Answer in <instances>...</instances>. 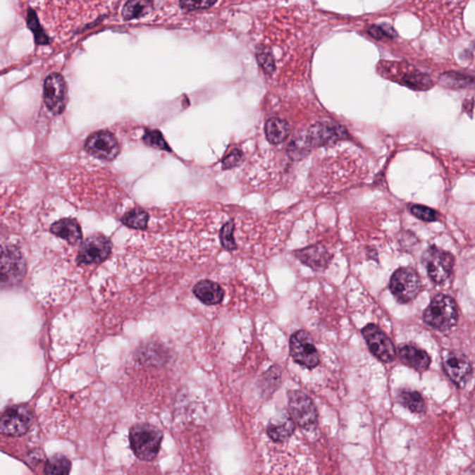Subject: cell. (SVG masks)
<instances>
[{"label": "cell", "instance_id": "obj_28", "mask_svg": "<svg viewBox=\"0 0 475 475\" xmlns=\"http://www.w3.org/2000/svg\"><path fill=\"white\" fill-rule=\"evenodd\" d=\"M27 22L29 27L33 31L35 37H36L38 45H45V44H48V37L45 36L42 29L40 28L39 23L37 22L36 13H34V11H28Z\"/></svg>", "mask_w": 475, "mask_h": 475}, {"label": "cell", "instance_id": "obj_4", "mask_svg": "<svg viewBox=\"0 0 475 475\" xmlns=\"http://www.w3.org/2000/svg\"><path fill=\"white\" fill-rule=\"evenodd\" d=\"M290 417L295 424L304 429H311L318 424V410L306 393L295 390L289 392Z\"/></svg>", "mask_w": 475, "mask_h": 475}, {"label": "cell", "instance_id": "obj_3", "mask_svg": "<svg viewBox=\"0 0 475 475\" xmlns=\"http://www.w3.org/2000/svg\"><path fill=\"white\" fill-rule=\"evenodd\" d=\"M422 265L433 283H444L452 274L454 257L448 252L436 246H430L422 254Z\"/></svg>", "mask_w": 475, "mask_h": 475}, {"label": "cell", "instance_id": "obj_26", "mask_svg": "<svg viewBox=\"0 0 475 475\" xmlns=\"http://www.w3.org/2000/svg\"><path fill=\"white\" fill-rule=\"evenodd\" d=\"M143 142H144L146 145L152 147V148L164 149V151H171L165 139H164L162 133L158 130L147 129L144 136H143Z\"/></svg>", "mask_w": 475, "mask_h": 475}, {"label": "cell", "instance_id": "obj_32", "mask_svg": "<svg viewBox=\"0 0 475 475\" xmlns=\"http://www.w3.org/2000/svg\"><path fill=\"white\" fill-rule=\"evenodd\" d=\"M216 2L212 1H201V2H195V1H183L180 2V6L183 8H187L190 11L195 10H204V8H208L212 7L215 5Z\"/></svg>", "mask_w": 475, "mask_h": 475}, {"label": "cell", "instance_id": "obj_27", "mask_svg": "<svg viewBox=\"0 0 475 475\" xmlns=\"http://www.w3.org/2000/svg\"><path fill=\"white\" fill-rule=\"evenodd\" d=\"M410 212L416 218L422 220L425 222H433L438 219V213L436 210L432 209L424 205H412L410 207Z\"/></svg>", "mask_w": 475, "mask_h": 475}, {"label": "cell", "instance_id": "obj_9", "mask_svg": "<svg viewBox=\"0 0 475 475\" xmlns=\"http://www.w3.org/2000/svg\"><path fill=\"white\" fill-rule=\"evenodd\" d=\"M111 249L113 245L107 237L95 234L82 242L78 252V263L86 266L101 264L110 257Z\"/></svg>", "mask_w": 475, "mask_h": 475}, {"label": "cell", "instance_id": "obj_20", "mask_svg": "<svg viewBox=\"0 0 475 475\" xmlns=\"http://www.w3.org/2000/svg\"><path fill=\"white\" fill-rule=\"evenodd\" d=\"M265 131L269 142L277 145L288 139L290 125L285 120L271 118L266 123Z\"/></svg>", "mask_w": 475, "mask_h": 475}, {"label": "cell", "instance_id": "obj_25", "mask_svg": "<svg viewBox=\"0 0 475 475\" xmlns=\"http://www.w3.org/2000/svg\"><path fill=\"white\" fill-rule=\"evenodd\" d=\"M440 82L442 85H444L445 87H453V89H457V87H464L470 86V85L474 83V78H470V76L462 75V73H445L440 78Z\"/></svg>", "mask_w": 475, "mask_h": 475}, {"label": "cell", "instance_id": "obj_11", "mask_svg": "<svg viewBox=\"0 0 475 475\" xmlns=\"http://www.w3.org/2000/svg\"><path fill=\"white\" fill-rule=\"evenodd\" d=\"M33 416L25 406H17L8 409L0 417V433L8 436H20L30 429Z\"/></svg>", "mask_w": 475, "mask_h": 475}, {"label": "cell", "instance_id": "obj_31", "mask_svg": "<svg viewBox=\"0 0 475 475\" xmlns=\"http://www.w3.org/2000/svg\"><path fill=\"white\" fill-rule=\"evenodd\" d=\"M243 158L242 152L240 149H235L233 152H230L224 158L222 163L223 169H230L233 167L240 165V163L242 162Z\"/></svg>", "mask_w": 475, "mask_h": 475}, {"label": "cell", "instance_id": "obj_6", "mask_svg": "<svg viewBox=\"0 0 475 475\" xmlns=\"http://www.w3.org/2000/svg\"><path fill=\"white\" fill-rule=\"evenodd\" d=\"M25 273V259L13 246L0 247V283L14 285L23 280Z\"/></svg>", "mask_w": 475, "mask_h": 475}, {"label": "cell", "instance_id": "obj_2", "mask_svg": "<svg viewBox=\"0 0 475 475\" xmlns=\"http://www.w3.org/2000/svg\"><path fill=\"white\" fill-rule=\"evenodd\" d=\"M459 319L456 302L450 296L436 295L424 310V321L433 329L445 331L452 329Z\"/></svg>", "mask_w": 475, "mask_h": 475}, {"label": "cell", "instance_id": "obj_13", "mask_svg": "<svg viewBox=\"0 0 475 475\" xmlns=\"http://www.w3.org/2000/svg\"><path fill=\"white\" fill-rule=\"evenodd\" d=\"M443 365L448 378L460 388L470 381L473 366L468 357L462 352L452 351L445 354Z\"/></svg>", "mask_w": 475, "mask_h": 475}, {"label": "cell", "instance_id": "obj_22", "mask_svg": "<svg viewBox=\"0 0 475 475\" xmlns=\"http://www.w3.org/2000/svg\"><path fill=\"white\" fill-rule=\"evenodd\" d=\"M152 11V3L143 0H132L125 3L122 14L125 20L140 18Z\"/></svg>", "mask_w": 475, "mask_h": 475}, {"label": "cell", "instance_id": "obj_14", "mask_svg": "<svg viewBox=\"0 0 475 475\" xmlns=\"http://www.w3.org/2000/svg\"><path fill=\"white\" fill-rule=\"evenodd\" d=\"M86 151L98 159L111 161L120 152V147L116 137L110 132H96L89 137L85 144Z\"/></svg>", "mask_w": 475, "mask_h": 475}, {"label": "cell", "instance_id": "obj_19", "mask_svg": "<svg viewBox=\"0 0 475 475\" xmlns=\"http://www.w3.org/2000/svg\"><path fill=\"white\" fill-rule=\"evenodd\" d=\"M295 430V424L291 417H284L269 422L266 433L272 441L280 443L291 438Z\"/></svg>", "mask_w": 475, "mask_h": 475}, {"label": "cell", "instance_id": "obj_23", "mask_svg": "<svg viewBox=\"0 0 475 475\" xmlns=\"http://www.w3.org/2000/svg\"><path fill=\"white\" fill-rule=\"evenodd\" d=\"M72 463L66 457L57 455L51 457L47 462L44 474L45 475H69Z\"/></svg>", "mask_w": 475, "mask_h": 475}, {"label": "cell", "instance_id": "obj_16", "mask_svg": "<svg viewBox=\"0 0 475 475\" xmlns=\"http://www.w3.org/2000/svg\"><path fill=\"white\" fill-rule=\"evenodd\" d=\"M400 357L405 365L418 371H426L431 364V357L426 351L412 344L401 345Z\"/></svg>", "mask_w": 475, "mask_h": 475}, {"label": "cell", "instance_id": "obj_12", "mask_svg": "<svg viewBox=\"0 0 475 475\" xmlns=\"http://www.w3.org/2000/svg\"><path fill=\"white\" fill-rule=\"evenodd\" d=\"M44 102L51 113L61 114L66 106V84L63 76L51 73L44 83Z\"/></svg>", "mask_w": 475, "mask_h": 475}, {"label": "cell", "instance_id": "obj_15", "mask_svg": "<svg viewBox=\"0 0 475 475\" xmlns=\"http://www.w3.org/2000/svg\"><path fill=\"white\" fill-rule=\"evenodd\" d=\"M295 256L304 265L316 271H322L329 265L331 256L329 251L321 245H313L295 252Z\"/></svg>", "mask_w": 475, "mask_h": 475}, {"label": "cell", "instance_id": "obj_30", "mask_svg": "<svg viewBox=\"0 0 475 475\" xmlns=\"http://www.w3.org/2000/svg\"><path fill=\"white\" fill-rule=\"evenodd\" d=\"M369 34L371 35L372 37H374L375 39H382L384 37L391 38L397 37V33H395L394 29L390 25L371 26V27L369 29Z\"/></svg>", "mask_w": 475, "mask_h": 475}, {"label": "cell", "instance_id": "obj_24", "mask_svg": "<svg viewBox=\"0 0 475 475\" xmlns=\"http://www.w3.org/2000/svg\"><path fill=\"white\" fill-rule=\"evenodd\" d=\"M149 220L148 213L145 212L144 210L137 208V209L131 210L130 212L125 214L123 216L122 222L123 224L128 226L129 228H136V230H145L147 226H148Z\"/></svg>", "mask_w": 475, "mask_h": 475}, {"label": "cell", "instance_id": "obj_18", "mask_svg": "<svg viewBox=\"0 0 475 475\" xmlns=\"http://www.w3.org/2000/svg\"><path fill=\"white\" fill-rule=\"evenodd\" d=\"M54 235L61 238L70 245H78L82 240L80 225L75 219L63 218L55 222L51 228Z\"/></svg>", "mask_w": 475, "mask_h": 475}, {"label": "cell", "instance_id": "obj_8", "mask_svg": "<svg viewBox=\"0 0 475 475\" xmlns=\"http://www.w3.org/2000/svg\"><path fill=\"white\" fill-rule=\"evenodd\" d=\"M347 136L345 128L335 123L319 122L311 125L303 137L307 147L311 149L333 144L340 140L345 139Z\"/></svg>", "mask_w": 475, "mask_h": 475}, {"label": "cell", "instance_id": "obj_21", "mask_svg": "<svg viewBox=\"0 0 475 475\" xmlns=\"http://www.w3.org/2000/svg\"><path fill=\"white\" fill-rule=\"evenodd\" d=\"M398 400L405 407L413 413L425 412L424 400L420 393L409 389L401 390L398 394Z\"/></svg>", "mask_w": 475, "mask_h": 475}, {"label": "cell", "instance_id": "obj_7", "mask_svg": "<svg viewBox=\"0 0 475 475\" xmlns=\"http://www.w3.org/2000/svg\"><path fill=\"white\" fill-rule=\"evenodd\" d=\"M290 353L293 360L304 368L314 369L319 365V352L312 336L307 331L301 330L292 334L290 338Z\"/></svg>", "mask_w": 475, "mask_h": 475}, {"label": "cell", "instance_id": "obj_29", "mask_svg": "<svg viewBox=\"0 0 475 475\" xmlns=\"http://www.w3.org/2000/svg\"><path fill=\"white\" fill-rule=\"evenodd\" d=\"M257 57L258 63H259L261 67L265 70L266 73H273L275 69L274 58L269 49L261 48L260 49H258Z\"/></svg>", "mask_w": 475, "mask_h": 475}, {"label": "cell", "instance_id": "obj_5", "mask_svg": "<svg viewBox=\"0 0 475 475\" xmlns=\"http://www.w3.org/2000/svg\"><path fill=\"white\" fill-rule=\"evenodd\" d=\"M421 289V281L417 272L407 266L398 269L390 280V291L402 304L414 300Z\"/></svg>", "mask_w": 475, "mask_h": 475}, {"label": "cell", "instance_id": "obj_17", "mask_svg": "<svg viewBox=\"0 0 475 475\" xmlns=\"http://www.w3.org/2000/svg\"><path fill=\"white\" fill-rule=\"evenodd\" d=\"M196 297L207 306H216L225 297L224 290L216 281L202 280L199 281L193 288Z\"/></svg>", "mask_w": 475, "mask_h": 475}, {"label": "cell", "instance_id": "obj_1", "mask_svg": "<svg viewBox=\"0 0 475 475\" xmlns=\"http://www.w3.org/2000/svg\"><path fill=\"white\" fill-rule=\"evenodd\" d=\"M163 432L149 424H137L129 430V443L135 456L143 462H152L159 453Z\"/></svg>", "mask_w": 475, "mask_h": 475}, {"label": "cell", "instance_id": "obj_10", "mask_svg": "<svg viewBox=\"0 0 475 475\" xmlns=\"http://www.w3.org/2000/svg\"><path fill=\"white\" fill-rule=\"evenodd\" d=\"M363 336L371 353L381 362L390 363L394 362L397 353L391 339L374 324L366 325L362 330Z\"/></svg>", "mask_w": 475, "mask_h": 475}]
</instances>
